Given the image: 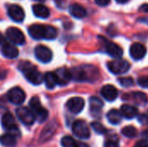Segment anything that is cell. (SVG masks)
<instances>
[{"instance_id": "6da1fadb", "label": "cell", "mask_w": 148, "mask_h": 147, "mask_svg": "<svg viewBox=\"0 0 148 147\" xmlns=\"http://www.w3.org/2000/svg\"><path fill=\"white\" fill-rule=\"evenodd\" d=\"M20 71L23 74L25 78L33 85H40L43 81V75L33 66L30 62H20L18 66Z\"/></svg>"}, {"instance_id": "7a4b0ae2", "label": "cell", "mask_w": 148, "mask_h": 147, "mask_svg": "<svg viewBox=\"0 0 148 147\" xmlns=\"http://www.w3.org/2000/svg\"><path fill=\"white\" fill-rule=\"evenodd\" d=\"M70 71L71 79L76 81H89L95 77V73L97 72L91 66H81L72 68Z\"/></svg>"}, {"instance_id": "3957f363", "label": "cell", "mask_w": 148, "mask_h": 147, "mask_svg": "<svg viewBox=\"0 0 148 147\" xmlns=\"http://www.w3.org/2000/svg\"><path fill=\"white\" fill-rule=\"evenodd\" d=\"M29 107L31 112L33 113L36 120L39 123L43 122L48 118V111L41 105L40 101L37 97H33L29 101Z\"/></svg>"}, {"instance_id": "277c9868", "label": "cell", "mask_w": 148, "mask_h": 147, "mask_svg": "<svg viewBox=\"0 0 148 147\" xmlns=\"http://www.w3.org/2000/svg\"><path fill=\"white\" fill-rule=\"evenodd\" d=\"M130 63L123 59L117 58V60L111 61L108 63V68L109 71L114 75H122L127 73L130 69Z\"/></svg>"}, {"instance_id": "5b68a950", "label": "cell", "mask_w": 148, "mask_h": 147, "mask_svg": "<svg viewBox=\"0 0 148 147\" xmlns=\"http://www.w3.org/2000/svg\"><path fill=\"white\" fill-rule=\"evenodd\" d=\"M72 131L74 134L80 139H88L90 136V131L87 123L82 120H78L74 122Z\"/></svg>"}, {"instance_id": "8992f818", "label": "cell", "mask_w": 148, "mask_h": 147, "mask_svg": "<svg viewBox=\"0 0 148 147\" xmlns=\"http://www.w3.org/2000/svg\"><path fill=\"white\" fill-rule=\"evenodd\" d=\"M16 113L17 118L20 120V121L26 126H31L36 120L33 113L31 112L30 109L27 107H23L17 108L16 111Z\"/></svg>"}, {"instance_id": "52a82bcc", "label": "cell", "mask_w": 148, "mask_h": 147, "mask_svg": "<svg viewBox=\"0 0 148 147\" xmlns=\"http://www.w3.org/2000/svg\"><path fill=\"white\" fill-rule=\"evenodd\" d=\"M8 39L14 44L22 45L25 42V36L23 33L16 27H10L6 30Z\"/></svg>"}, {"instance_id": "ba28073f", "label": "cell", "mask_w": 148, "mask_h": 147, "mask_svg": "<svg viewBox=\"0 0 148 147\" xmlns=\"http://www.w3.org/2000/svg\"><path fill=\"white\" fill-rule=\"evenodd\" d=\"M35 55L36 59L43 63H48L52 60V51L43 45H38L35 49Z\"/></svg>"}, {"instance_id": "9c48e42d", "label": "cell", "mask_w": 148, "mask_h": 147, "mask_svg": "<svg viewBox=\"0 0 148 147\" xmlns=\"http://www.w3.org/2000/svg\"><path fill=\"white\" fill-rule=\"evenodd\" d=\"M7 96L8 100L14 105H21L22 103H23L25 100V93L23 92V89L17 87L11 88L9 91Z\"/></svg>"}, {"instance_id": "30bf717a", "label": "cell", "mask_w": 148, "mask_h": 147, "mask_svg": "<svg viewBox=\"0 0 148 147\" xmlns=\"http://www.w3.org/2000/svg\"><path fill=\"white\" fill-rule=\"evenodd\" d=\"M1 121H2V126L5 130L9 131L10 133H11L13 134H15L14 133L18 132V127L16 124L15 119L10 113H9V112L5 113L3 115Z\"/></svg>"}, {"instance_id": "8fae6325", "label": "cell", "mask_w": 148, "mask_h": 147, "mask_svg": "<svg viewBox=\"0 0 148 147\" xmlns=\"http://www.w3.org/2000/svg\"><path fill=\"white\" fill-rule=\"evenodd\" d=\"M147 55V48L140 42H134L130 47V55L134 60L139 61L145 57Z\"/></svg>"}, {"instance_id": "7c38bea8", "label": "cell", "mask_w": 148, "mask_h": 147, "mask_svg": "<svg viewBox=\"0 0 148 147\" xmlns=\"http://www.w3.org/2000/svg\"><path fill=\"white\" fill-rule=\"evenodd\" d=\"M8 15L14 22H16V23L23 22L24 19V16H25L24 10H23L22 7H20L17 4H12V5L9 6Z\"/></svg>"}, {"instance_id": "4fadbf2b", "label": "cell", "mask_w": 148, "mask_h": 147, "mask_svg": "<svg viewBox=\"0 0 148 147\" xmlns=\"http://www.w3.org/2000/svg\"><path fill=\"white\" fill-rule=\"evenodd\" d=\"M85 106V101L81 97H73L69 99L67 102L68 109L73 113H81Z\"/></svg>"}, {"instance_id": "5bb4252c", "label": "cell", "mask_w": 148, "mask_h": 147, "mask_svg": "<svg viewBox=\"0 0 148 147\" xmlns=\"http://www.w3.org/2000/svg\"><path fill=\"white\" fill-rule=\"evenodd\" d=\"M1 52L4 57L9 58V59H14L17 57L18 53H19L17 48L14 45V43L9 42H4L2 44Z\"/></svg>"}, {"instance_id": "9a60e30c", "label": "cell", "mask_w": 148, "mask_h": 147, "mask_svg": "<svg viewBox=\"0 0 148 147\" xmlns=\"http://www.w3.org/2000/svg\"><path fill=\"white\" fill-rule=\"evenodd\" d=\"M57 84L61 86H65L67 85L69 81L71 80V74L69 69L66 68H60L55 72Z\"/></svg>"}, {"instance_id": "2e32d148", "label": "cell", "mask_w": 148, "mask_h": 147, "mask_svg": "<svg viewBox=\"0 0 148 147\" xmlns=\"http://www.w3.org/2000/svg\"><path fill=\"white\" fill-rule=\"evenodd\" d=\"M102 97L108 101H114L118 96V90L113 85H105L101 90Z\"/></svg>"}, {"instance_id": "e0dca14e", "label": "cell", "mask_w": 148, "mask_h": 147, "mask_svg": "<svg viewBox=\"0 0 148 147\" xmlns=\"http://www.w3.org/2000/svg\"><path fill=\"white\" fill-rule=\"evenodd\" d=\"M105 49H106V52L114 58H121L123 55L122 49L118 44L113 42H106Z\"/></svg>"}, {"instance_id": "ac0fdd59", "label": "cell", "mask_w": 148, "mask_h": 147, "mask_svg": "<svg viewBox=\"0 0 148 147\" xmlns=\"http://www.w3.org/2000/svg\"><path fill=\"white\" fill-rule=\"evenodd\" d=\"M44 29H45V25L33 24L29 27V34L32 38L40 40L42 39L44 36Z\"/></svg>"}, {"instance_id": "d6986e66", "label": "cell", "mask_w": 148, "mask_h": 147, "mask_svg": "<svg viewBox=\"0 0 148 147\" xmlns=\"http://www.w3.org/2000/svg\"><path fill=\"white\" fill-rule=\"evenodd\" d=\"M121 113L122 116L125 117L126 119L132 120V119L135 118L138 115L139 110H138V108L136 107L125 104V105L121 106Z\"/></svg>"}, {"instance_id": "ffe728a7", "label": "cell", "mask_w": 148, "mask_h": 147, "mask_svg": "<svg viewBox=\"0 0 148 147\" xmlns=\"http://www.w3.org/2000/svg\"><path fill=\"white\" fill-rule=\"evenodd\" d=\"M69 13L71 14L72 16L75 17V18H78V19H81V18H83L86 16L87 15V11L85 10V8L79 4V3H73L69 6Z\"/></svg>"}, {"instance_id": "44dd1931", "label": "cell", "mask_w": 148, "mask_h": 147, "mask_svg": "<svg viewBox=\"0 0 148 147\" xmlns=\"http://www.w3.org/2000/svg\"><path fill=\"white\" fill-rule=\"evenodd\" d=\"M124 97H127L130 100L134 101L137 105H146L147 103V96L141 92H134L130 94H126L124 95Z\"/></svg>"}, {"instance_id": "7402d4cb", "label": "cell", "mask_w": 148, "mask_h": 147, "mask_svg": "<svg viewBox=\"0 0 148 147\" xmlns=\"http://www.w3.org/2000/svg\"><path fill=\"white\" fill-rule=\"evenodd\" d=\"M33 13L36 16L40 18H47L49 16V10L43 4H35L32 7Z\"/></svg>"}, {"instance_id": "603a6c76", "label": "cell", "mask_w": 148, "mask_h": 147, "mask_svg": "<svg viewBox=\"0 0 148 147\" xmlns=\"http://www.w3.org/2000/svg\"><path fill=\"white\" fill-rule=\"evenodd\" d=\"M0 143L6 147H14L16 145V135L10 133L7 134H3L0 137Z\"/></svg>"}, {"instance_id": "cb8c5ba5", "label": "cell", "mask_w": 148, "mask_h": 147, "mask_svg": "<svg viewBox=\"0 0 148 147\" xmlns=\"http://www.w3.org/2000/svg\"><path fill=\"white\" fill-rule=\"evenodd\" d=\"M107 118L108 120V121L113 124V125H118L121 123V120H122V114L121 112H119L116 109H111L108 114H107Z\"/></svg>"}, {"instance_id": "d4e9b609", "label": "cell", "mask_w": 148, "mask_h": 147, "mask_svg": "<svg viewBox=\"0 0 148 147\" xmlns=\"http://www.w3.org/2000/svg\"><path fill=\"white\" fill-rule=\"evenodd\" d=\"M43 81L45 82L47 88L53 89L57 84V81H56V77L55 73H52V72L46 73L43 76Z\"/></svg>"}, {"instance_id": "484cf974", "label": "cell", "mask_w": 148, "mask_h": 147, "mask_svg": "<svg viewBox=\"0 0 148 147\" xmlns=\"http://www.w3.org/2000/svg\"><path fill=\"white\" fill-rule=\"evenodd\" d=\"M89 105L92 113H99L103 107V102L100 98L93 96L89 100Z\"/></svg>"}, {"instance_id": "4316f807", "label": "cell", "mask_w": 148, "mask_h": 147, "mask_svg": "<svg viewBox=\"0 0 148 147\" xmlns=\"http://www.w3.org/2000/svg\"><path fill=\"white\" fill-rule=\"evenodd\" d=\"M57 36V30L53 26H45L44 29V36L43 39L46 40H53Z\"/></svg>"}, {"instance_id": "83f0119b", "label": "cell", "mask_w": 148, "mask_h": 147, "mask_svg": "<svg viewBox=\"0 0 148 147\" xmlns=\"http://www.w3.org/2000/svg\"><path fill=\"white\" fill-rule=\"evenodd\" d=\"M121 133L125 137H127V138L133 139V138H135L138 135V131H137V129L134 126H125L121 130Z\"/></svg>"}, {"instance_id": "f1b7e54d", "label": "cell", "mask_w": 148, "mask_h": 147, "mask_svg": "<svg viewBox=\"0 0 148 147\" xmlns=\"http://www.w3.org/2000/svg\"><path fill=\"white\" fill-rule=\"evenodd\" d=\"M77 144L78 142L70 136H65L62 139V145L63 147H77Z\"/></svg>"}, {"instance_id": "f546056e", "label": "cell", "mask_w": 148, "mask_h": 147, "mask_svg": "<svg viewBox=\"0 0 148 147\" xmlns=\"http://www.w3.org/2000/svg\"><path fill=\"white\" fill-rule=\"evenodd\" d=\"M91 126L93 127V129L95 130V132L96 133H98V134H104V133H107L106 127L102 124H101L99 122H93L91 124Z\"/></svg>"}, {"instance_id": "4dcf8cb0", "label": "cell", "mask_w": 148, "mask_h": 147, "mask_svg": "<svg viewBox=\"0 0 148 147\" xmlns=\"http://www.w3.org/2000/svg\"><path fill=\"white\" fill-rule=\"evenodd\" d=\"M118 81H119L120 84L122 87H125V88L132 87L134 85V80L131 77H122V78H120Z\"/></svg>"}, {"instance_id": "1f68e13d", "label": "cell", "mask_w": 148, "mask_h": 147, "mask_svg": "<svg viewBox=\"0 0 148 147\" xmlns=\"http://www.w3.org/2000/svg\"><path fill=\"white\" fill-rule=\"evenodd\" d=\"M137 82L138 84L144 88H148V75H142V76H140L137 80Z\"/></svg>"}, {"instance_id": "d6a6232c", "label": "cell", "mask_w": 148, "mask_h": 147, "mask_svg": "<svg viewBox=\"0 0 148 147\" xmlns=\"http://www.w3.org/2000/svg\"><path fill=\"white\" fill-rule=\"evenodd\" d=\"M105 147H119V141L118 139L116 137L111 138L109 139L106 144H105Z\"/></svg>"}, {"instance_id": "836d02e7", "label": "cell", "mask_w": 148, "mask_h": 147, "mask_svg": "<svg viewBox=\"0 0 148 147\" xmlns=\"http://www.w3.org/2000/svg\"><path fill=\"white\" fill-rule=\"evenodd\" d=\"M138 120L141 123V124H148V117L146 114H141L138 117Z\"/></svg>"}, {"instance_id": "e575fe53", "label": "cell", "mask_w": 148, "mask_h": 147, "mask_svg": "<svg viewBox=\"0 0 148 147\" xmlns=\"http://www.w3.org/2000/svg\"><path fill=\"white\" fill-rule=\"evenodd\" d=\"M95 1L99 6H107L108 4H109L111 0H95Z\"/></svg>"}, {"instance_id": "d590c367", "label": "cell", "mask_w": 148, "mask_h": 147, "mask_svg": "<svg viewBox=\"0 0 148 147\" xmlns=\"http://www.w3.org/2000/svg\"><path fill=\"white\" fill-rule=\"evenodd\" d=\"M134 147H148V142L146 140H140Z\"/></svg>"}, {"instance_id": "8d00e7d4", "label": "cell", "mask_w": 148, "mask_h": 147, "mask_svg": "<svg viewBox=\"0 0 148 147\" xmlns=\"http://www.w3.org/2000/svg\"><path fill=\"white\" fill-rule=\"evenodd\" d=\"M7 74H8L7 70L0 68V80H3L7 76Z\"/></svg>"}, {"instance_id": "74e56055", "label": "cell", "mask_w": 148, "mask_h": 147, "mask_svg": "<svg viewBox=\"0 0 148 147\" xmlns=\"http://www.w3.org/2000/svg\"><path fill=\"white\" fill-rule=\"evenodd\" d=\"M140 11L145 12V13H148V3H144L140 7Z\"/></svg>"}, {"instance_id": "f35d334b", "label": "cell", "mask_w": 148, "mask_h": 147, "mask_svg": "<svg viewBox=\"0 0 148 147\" xmlns=\"http://www.w3.org/2000/svg\"><path fill=\"white\" fill-rule=\"evenodd\" d=\"M77 147H89V146L85 143H82V142H78Z\"/></svg>"}, {"instance_id": "ab89813d", "label": "cell", "mask_w": 148, "mask_h": 147, "mask_svg": "<svg viewBox=\"0 0 148 147\" xmlns=\"http://www.w3.org/2000/svg\"><path fill=\"white\" fill-rule=\"evenodd\" d=\"M4 42V37L0 33V46H2V44Z\"/></svg>"}, {"instance_id": "60d3db41", "label": "cell", "mask_w": 148, "mask_h": 147, "mask_svg": "<svg viewBox=\"0 0 148 147\" xmlns=\"http://www.w3.org/2000/svg\"><path fill=\"white\" fill-rule=\"evenodd\" d=\"M129 0H116V2L117 3H127V2H128Z\"/></svg>"}, {"instance_id": "b9f144b4", "label": "cell", "mask_w": 148, "mask_h": 147, "mask_svg": "<svg viewBox=\"0 0 148 147\" xmlns=\"http://www.w3.org/2000/svg\"><path fill=\"white\" fill-rule=\"evenodd\" d=\"M143 135H144V137H146L147 139H148V129L145 130V131L143 132Z\"/></svg>"}, {"instance_id": "7bdbcfd3", "label": "cell", "mask_w": 148, "mask_h": 147, "mask_svg": "<svg viewBox=\"0 0 148 147\" xmlns=\"http://www.w3.org/2000/svg\"><path fill=\"white\" fill-rule=\"evenodd\" d=\"M35 1H38V2H43V1H45V0H35Z\"/></svg>"}]
</instances>
